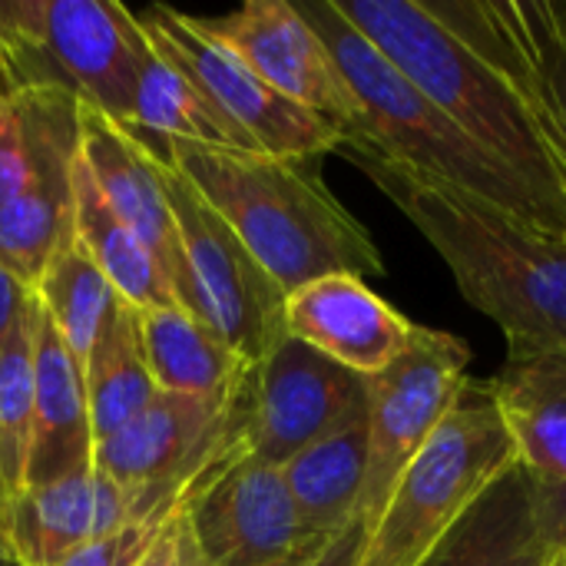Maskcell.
<instances>
[{"mask_svg":"<svg viewBox=\"0 0 566 566\" xmlns=\"http://www.w3.org/2000/svg\"><path fill=\"white\" fill-rule=\"evenodd\" d=\"M282 322L289 338L312 345L361 378L391 368L418 335V325L358 275H325L295 289L285 295Z\"/></svg>","mask_w":566,"mask_h":566,"instance_id":"18","label":"cell"},{"mask_svg":"<svg viewBox=\"0 0 566 566\" xmlns=\"http://www.w3.org/2000/svg\"><path fill=\"white\" fill-rule=\"evenodd\" d=\"M471 368L464 338L418 325L411 348L368 381V478L358 521H378L395 481L458 405Z\"/></svg>","mask_w":566,"mask_h":566,"instance_id":"9","label":"cell"},{"mask_svg":"<svg viewBox=\"0 0 566 566\" xmlns=\"http://www.w3.org/2000/svg\"><path fill=\"white\" fill-rule=\"evenodd\" d=\"M146 40L176 63L196 90L239 126L259 153L298 163H322L342 149L338 129L275 93L239 53L209 33L202 17L153 3L136 13Z\"/></svg>","mask_w":566,"mask_h":566,"instance_id":"7","label":"cell"},{"mask_svg":"<svg viewBox=\"0 0 566 566\" xmlns=\"http://www.w3.org/2000/svg\"><path fill=\"white\" fill-rule=\"evenodd\" d=\"M328 46L355 103L358 126L342 143L448 186L534 232L566 239L537 196L441 106H434L375 43H368L332 0H292Z\"/></svg>","mask_w":566,"mask_h":566,"instance_id":"3","label":"cell"},{"mask_svg":"<svg viewBox=\"0 0 566 566\" xmlns=\"http://www.w3.org/2000/svg\"><path fill=\"white\" fill-rule=\"evenodd\" d=\"M245 381L229 398L159 391L126 428L93 448V468L126 491L192 488L245 444Z\"/></svg>","mask_w":566,"mask_h":566,"instance_id":"12","label":"cell"},{"mask_svg":"<svg viewBox=\"0 0 566 566\" xmlns=\"http://www.w3.org/2000/svg\"><path fill=\"white\" fill-rule=\"evenodd\" d=\"M0 566H17L13 564V557H10V551L3 547V541H0Z\"/></svg>","mask_w":566,"mask_h":566,"instance_id":"35","label":"cell"},{"mask_svg":"<svg viewBox=\"0 0 566 566\" xmlns=\"http://www.w3.org/2000/svg\"><path fill=\"white\" fill-rule=\"evenodd\" d=\"M33 332V441L27 461V488L50 484L93 468V424L86 385L76 358L56 335L53 322L30 298Z\"/></svg>","mask_w":566,"mask_h":566,"instance_id":"19","label":"cell"},{"mask_svg":"<svg viewBox=\"0 0 566 566\" xmlns=\"http://www.w3.org/2000/svg\"><path fill=\"white\" fill-rule=\"evenodd\" d=\"M13 103L23 126L27 176L0 209V262L33 292L50 255L73 232L80 106L60 93H23Z\"/></svg>","mask_w":566,"mask_h":566,"instance_id":"13","label":"cell"},{"mask_svg":"<svg viewBox=\"0 0 566 566\" xmlns=\"http://www.w3.org/2000/svg\"><path fill=\"white\" fill-rule=\"evenodd\" d=\"M186 504L169 517V524L163 527L159 541L153 544V551L146 554V560L139 566H209V560L202 557V551L196 544V537H192V531H189Z\"/></svg>","mask_w":566,"mask_h":566,"instance_id":"31","label":"cell"},{"mask_svg":"<svg viewBox=\"0 0 566 566\" xmlns=\"http://www.w3.org/2000/svg\"><path fill=\"white\" fill-rule=\"evenodd\" d=\"M126 129L149 139H176V143H196L216 149L259 153L252 139L239 126H232L196 90V83L146 40L139 20H136V83H133Z\"/></svg>","mask_w":566,"mask_h":566,"instance_id":"23","label":"cell"},{"mask_svg":"<svg viewBox=\"0 0 566 566\" xmlns=\"http://www.w3.org/2000/svg\"><path fill=\"white\" fill-rule=\"evenodd\" d=\"M139 332L149 375L169 395L229 398L252 368L212 325L179 305L139 312Z\"/></svg>","mask_w":566,"mask_h":566,"instance_id":"22","label":"cell"},{"mask_svg":"<svg viewBox=\"0 0 566 566\" xmlns=\"http://www.w3.org/2000/svg\"><path fill=\"white\" fill-rule=\"evenodd\" d=\"M153 156L176 219L179 252L192 289V315L212 325L249 365H259L285 338L282 289L239 242L229 222L156 149Z\"/></svg>","mask_w":566,"mask_h":566,"instance_id":"8","label":"cell"},{"mask_svg":"<svg viewBox=\"0 0 566 566\" xmlns=\"http://www.w3.org/2000/svg\"><path fill=\"white\" fill-rule=\"evenodd\" d=\"M80 159L109 202V209L133 229V235L146 245L153 262L159 265L172 298L179 308L192 312L189 272L179 252L176 219L159 179V166L153 149L126 126L106 119L96 109L80 106Z\"/></svg>","mask_w":566,"mask_h":566,"instance_id":"17","label":"cell"},{"mask_svg":"<svg viewBox=\"0 0 566 566\" xmlns=\"http://www.w3.org/2000/svg\"><path fill=\"white\" fill-rule=\"evenodd\" d=\"M365 415L368 381L289 335L245 381V444L272 468Z\"/></svg>","mask_w":566,"mask_h":566,"instance_id":"11","label":"cell"},{"mask_svg":"<svg viewBox=\"0 0 566 566\" xmlns=\"http://www.w3.org/2000/svg\"><path fill=\"white\" fill-rule=\"evenodd\" d=\"M33 295L83 371V361L90 358L96 338L103 335L123 298L73 232L50 255Z\"/></svg>","mask_w":566,"mask_h":566,"instance_id":"27","label":"cell"},{"mask_svg":"<svg viewBox=\"0 0 566 566\" xmlns=\"http://www.w3.org/2000/svg\"><path fill=\"white\" fill-rule=\"evenodd\" d=\"M308 560H312V557H308ZM305 564V560H289V564H279V566H302Z\"/></svg>","mask_w":566,"mask_h":566,"instance_id":"37","label":"cell"},{"mask_svg":"<svg viewBox=\"0 0 566 566\" xmlns=\"http://www.w3.org/2000/svg\"><path fill=\"white\" fill-rule=\"evenodd\" d=\"M279 471L305 531L328 544L352 521H358L368 478V415L315 441Z\"/></svg>","mask_w":566,"mask_h":566,"instance_id":"24","label":"cell"},{"mask_svg":"<svg viewBox=\"0 0 566 566\" xmlns=\"http://www.w3.org/2000/svg\"><path fill=\"white\" fill-rule=\"evenodd\" d=\"M554 554L537 511V481L511 464L421 566H547Z\"/></svg>","mask_w":566,"mask_h":566,"instance_id":"21","label":"cell"},{"mask_svg":"<svg viewBox=\"0 0 566 566\" xmlns=\"http://www.w3.org/2000/svg\"><path fill=\"white\" fill-rule=\"evenodd\" d=\"M434 106L494 153L554 216L566 235V153L534 103L464 40L431 17L424 0H332Z\"/></svg>","mask_w":566,"mask_h":566,"instance_id":"4","label":"cell"},{"mask_svg":"<svg viewBox=\"0 0 566 566\" xmlns=\"http://www.w3.org/2000/svg\"><path fill=\"white\" fill-rule=\"evenodd\" d=\"M139 139L229 222L282 295L325 275H385L381 249L322 182L318 163L176 139Z\"/></svg>","mask_w":566,"mask_h":566,"instance_id":"1","label":"cell"},{"mask_svg":"<svg viewBox=\"0 0 566 566\" xmlns=\"http://www.w3.org/2000/svg\"><path fill=\"white\" fill-rule=\"evenodd\" d=\"M33 298V295H30ZM33 441V332L30 305L23 322L0 348V491L7 497L27 488Z\"/></svg>","mask_w":566,"mask_h":566,"instance_id":"28","label":"cell"},{"mask_svg":"<svg viewBox=\"0 0 566 566\" xmlns=\"http://www.w3.org/2000/svg\"><path fill=\"white\" fill-rule=\"evenodd\" d=\"M0 507H3V491H0Z\"/></svg>","mask_w":566,"mask_h":566,"instance_id":"38","label":"cell"},{"mask_svg":"<svg viewBox=\"0 0 566 566\" xmlns=\"http://www.w3.org/2000/svg\"><path fill=\"white\" fill-rule=\"evenodd\" d=\"M511 464L517 454L491 381L468 378L451 415L395 481L355 566H421Z\"/></svg>","mask_w":566,"mask_h":566,"instance_id":"5","label":"cell"},{"mask_svg":"<svg viewBox=\"0 0 566 566\" xmlns=\"http://www.w3.org/2000/svg\"><path fill=\"white\" fill-rule=\"evenodd\" d=\"M7 96L60 93L126 126L136 83V17L119 0H0Z\"/></svg>","mask_w":566,"mask_h":566,"instance_id":"6","label":"cell"},{"mask_svg":"<svg viewBox=\"0 0 566 566\" xmlns=\"http://www.w3.org/2000/svg\"><path fill=\"white\" fill-rule=\"evenodd\" d=\"M192 488L126 491L90 468L7 497L0 507V541L17 566H53L139 514L186 501Z\"/></svg>","mask_w":566,"mask_h":566,"instance_id":"15","label":"cell"},{"mask_svg":"<svg viewBox=\"0 0 566 566\" xmlns=\"http://www.w3.org/2000/svg\"><path fill=\"white\" fill-rule=\"evenodd\" d=\"M345 156L431 242L461 295L501 325L507 345L566 348V239L534 232L381 156Z\"/></svg>","mask_w":566,"mask_h":566,"instance_id":"2","label":"cell"},{"mask_svg":"<svg viewBox=\"0 0 566 566\" xmlns=\"http://www.w3.org/2000/svg\"><path fill=\"white\" fill-rule=\"evenodd\" d=\"M202 23L275 93L338 129L342 143L355 133L358 103L328 46L292 0H249L226 17H209Z\"/></svg>","mask_w":566,"mask_h":566,"instance_id":"16","label":"cell"},{"mask_svg":"<svg viewBox=\"0 0 566 566\" xmlns=\"http://www.w3.org/2000/svg\"><path fill=\"white\" fill-rule=\"evenodd\" d=\"M424 7L534 103L566 153V0H424Z\"/></svg>","mask_w":566,"mask_h":566,"instance_id":"14","label":"cell"},{"mask_svg":"<svg viewBox=\"0 0 566 566\" xmlns=\"http://www.w3.org/2000/svg\"><path fill=\"white\" fill-rule=\"evenodd\" d=\"M361 544H365V527H361V521H352L342 534H335L312 560H305L302 566H355Z\"/></svg>","mask_w":566,"mask_h":566,"instance_id":"34","label":"cell"},{"mask_svg":"<svg viewBox=\"0 0 566 566\" xmlns=\"http://www.w3.org/2000/svg\"><path fill=\"white\" fill-rule=\"evenodd\" d=\"M83 385L96 444L126 428L159 395L143 352L139 308L129 302H119L90 358L83 361Z\"/></svg>","mask_w":566,"mask_h":566,"instance_id":"26","label":"cell"},{"mask_svg":"<svg viewBox=\"0 0 566 566\" xmlns=\"http://www.w3.org/2000/svg\"><path fill=\"white\" fill-rule=\"evenodd\" d=\"M547 566H566V547L564 551H557V554H554V560H551Z\"/></svg>","mask_w":566,"mask_h":566,"instance_id":"36","label":"cell"},{"mask_svg":"<svg viewBox=\"0 0 566 566\" xmlns=\"http://www.w3.org/2000/svg\"><path fill=\"white\" fill-rule=\"evenodd\" d=\"M491 391L517 464L541 484H566V348L507 345Z\"/></svg>","mask_w":566,"mask_h":566,"instance_id":"20","label":"cell"},{"mask_svg":"<svg viewBox=\"0 0 566 566\" xmlns=\"http://www.w3.org/2000/svg\"><path fill=\"white\" fill-rule=\"evenodd\" d=\"M192 491H196V488H192ZM192 491H189V494H192ZM186 501H189V497H186ZM186 501L169 504V507H156V511H149V514H139V517L126 521L123 527H116V531H109V534H103V537H96L93 544L80 547L76 554H70L66 560H60V564L53 566H139L146 560V554L153 551V544L159 541V534H163V527L169 524V517H172Z\"/></svg>","mask_w":566,"mask_h":566,"instance_id":"29","label":"cell"},{"mask_svg":"<svg viewBox=\"0 0 566 566\" xmlns=\"http://www.w3.org/2000/svg\"><path fill=\"white\" fill-rule=\"evenodd\" d=\"M23 176H27V146H23L20 109L13 96L0 93V209L17 196Z\"/></svg>","mask_w":566,"mask_h":566,"instance_id":"30","label":"cell"},{"mask_svg":"<svg viewBox=\"0 0 566 566\" xmlns=\"http://www.w3.org/2000/svg\"><path fill=\"white\" fill-rule=\"evenodd\" d=\"M73 235L123 302L139 312L176 305L159 265L133 235V229L109 209V202L90 179L83 159H76L73 179Z\"/></svg>","mask_w":566,"mask_h":566,"instance_id":"25","label":"cell"},{"mask_svg":"<svg viewBox=\"0 0 566 566\" xmlns=\"http://www.w3.org/2000/svg\"><path fill=\"white\" fill-rule=\"evenodd\" d=\"M30 289L0 262V348L7 345V338L13 335V328L23 322L27 305H30Z\"/></svg>","mask_w":566,"mask_h":566,"instance_id":"32","label":"cell"},{"mask_svg":"<svg viewBox=\"0 0 566 566\" xmlns=\"http://www.w3.org/2000/svg\"><path fill=\"white\" fill-rule=\"evenodd\" d=\"M186 517L209 566H279L325 547L305 531L282 471L252 458L249 444L196 484Z\"/></svg>","mask_w":566,"mask_h":566,"instance_id":"10","label":"cell"},{"mask_svg":"<svg viewBox=\"0 0 566 566\" xmlns=\"http://www.w3.org/2000/svg\"><path fill=\"white\" fill-rule=\"evenodd\" d=\"M537 511L547 541L554 551L566 547V484H541L537 481Z\"/></svg>","mask_w":566,"mask_h":566,"instance_id":"33","label":"cell"}]
</instances>
